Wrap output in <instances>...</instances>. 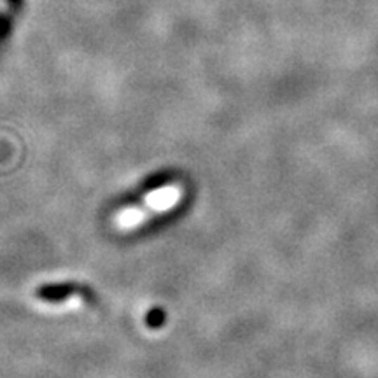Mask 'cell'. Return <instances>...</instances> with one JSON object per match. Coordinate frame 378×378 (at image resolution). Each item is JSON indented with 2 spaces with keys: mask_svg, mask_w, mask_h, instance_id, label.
I'll return each mask as SVG.
<instances>
[{
  "mask_svg": "<svg viewBox=\"0 0 378 378\" xmlns=\"http://www.w3.org/2000/svg\"><path fill=\"white\" fill-rule=\"evenodd\" d=\"M182 198H184V186L179 182L160 186V188L149 191L139 203L121 208L113 219L114 228L123 233L135 232L153 218L174 210L181 203Z\"/></svg>",
  "mask_w": 378,
  "mask_h": 378,
  "instance_id": "1",
  "label": "cell"
}]
</instances>
